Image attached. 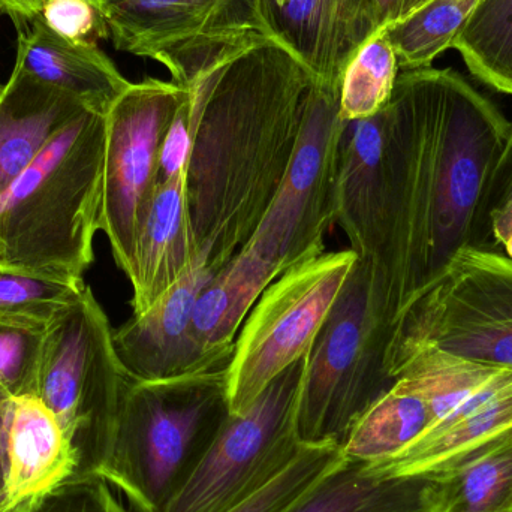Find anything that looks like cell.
Masks as SVG:
<instances>
[{"mask_svg":"<svg viewBox=\"0 0 512 512\" xmlns=\"http://www.w3.org/2000/svg\"><path fill=\"white\" fill-rule=\"evenodd\" d=\"M385 144L387 107L367 119L346 122L337 185L336 224L369 271L378 316L390 236Z\"/></svg>","mask_w":512,"mask_h":512,"instance_id":"4fadbf2b","label":"cell"},{"mask_svg":"<svg viewBox=\"0 0 512 512\" xmlns=\"http://www.w3.org/2000/svg\"><path fill=\"white\" fill-rule=\"evenodd\" d=\"M432 477H387L343 456L282 512H433Z\"/></svg>","mask_w":512,"mask_h":512,"instance_id":"7402d4cb","label":"cell"},{"mask_svg":"<svg viewBox=\"0 0 512 512\" xmlns=\"http://www.w3.org/2000/svg\"><path fill=\"white\" fill-rule=\"evenodd\" d=\"M185 96L174 81L146 78L129 84L105 114L101 231L128 279L158 189L162 144Z\"/></svg>","mask_w":512,"mask_h":512,"instance_id":"7c38bea8","label":"cell"},{"mask_svg":"<svg viewBox=\"0 0 512 512\" xmlns=\"http://www.w3.org/2000/svg\"><path fill=\"white\" fill-rule=\"evenodd\" d=\"M340 87L313 81L285 179L254 236L243 249L277 273L324 254L325 236L336 224L342 140Z\"/></svg>","mask_w":512,"mask_h":512,"instance_id":"8fae6325","label":"cell"},{"mask_svg":"<svg viewBox=\"0 0 512 512\" xmlns=\"http://www.w3.org/2000/svg\"><path fill=\"white\" fill-rule=\"evenodd\" d=\"M3 89H5V84H0V95H2Z\"/></svg>","mask_w":512,"mask_h":512,"instance_id":"ab89813d","label":"cell"},{"mask_svg":"<svg viewBox=\"0 0 512 512\" xmlns=\"http://www.w3.org/2000/svg\"><path fill=\"white\" fill-rule=\"evenodd\" d=\"M86 288L84 280L68 282L0 270V325L45 333Z\"/></svg>","mask_w":512,"mask_h":512,"instance_id":"f1b7e54d","label":"cell"},{"mask_svg":"<svg viewBox=\"0 0 512 512\" xmlns=\"http://www.w3.org/2000/svg\"><path fill=\"white\" fill-rule=\"evenodd\" d=\"M113 333L90 286L44 333L35 396L77 450L78 475L98 472L134 381L117 355Z\"/></svg>","mask_w":512,"mask_h":512,"instance_id":"52a82bcc","label":"cell"},{"mask_svg":"<svg viewBox=\"0 0 512 512\" xmlns=\"http://www.w3.org/2000/svg\"><path fill=\"white\" fill-rule=\"evenodd\" d=\"M507 369L466 360L439 349H426L405 361L394 379H405L424 397L432 414L429 427L432 429Z\"/></svg>","mask_w":512,"mask_h":512,"instance_id":"d4e9b609","label":"cell"},{"mask_svg":"<svg viewBox=\"0 0 512 512\" xmlns=\"http://www.w3.org/2000/svg\"><path fill=\"white\" fill-rule=\"evenodd\" d=\"M453 48L481 83L512 95V0H480Z\"/></svg>","mask_w":512,"mask_h":512,"instance_id":"484cf974","label":"cell"},{"mask_svg":"<svg viewBox=\"0 0 512 512\" xmlns=\"http://www.w3.org/2000/svg\"><path fill=\"white\" fill-rule=\"evenodd\" d=\"M84 110L89 108L74 96L14 66L0 95V195Z\"/></svg>","mask_w":512,"mask_h":512,"instance_id":"44dd1931","label":"cell"},{"mask_svg":"<svg viewBox=\"0 0 512 512\" xmlns=\"http://www.w3.org/2000/svg\"><path fill=\"white\" fill-rule=\"evenodd\" d=\"M264 2L277 3V2H280V0H262V3H264Z\"/></svg>","mask_w":512,"mask_h":512,"instance_id":"f35d334b","label":"cell"},{"mask_svg":"<svg viewBox=\"0 0 512 512\" xmlns=\"http://www.w3.org/2000/svg\"><path fill=\"white\" fill-rule=\"evenodd\" d=\"M426 349L512 369L511 256L463 246L412 295L390 330L385 352L390 378Z\"/></svg>","mask_w":512,"mask_h":512,"instance_id":"5b68a950","label":"cell"},{"mask_svg":"<svg viewBox=\"0 0 512 512\" xmlns=\"http://www.w3.org/2000/svg\"><path fill=\"white\" fill-rule=\"evenodd\" d=\"M480 0H432L414 14L385 26L400 71L430 68L439 54L453 48Z\"/></svg>","mask_w":512,"mask_h":512,"instance_id":"4316f807","label":"cell"},{"mask_svg":"<svg viewBox=\"0 0 512 512\" xmlns=\"http://www.w3.org/2000/svg\"><path fill=\"white\" fill-rule=\"evenodd\" d=\"M114 47L161 63L174 83H195L273 38L262 0H98Z\"/></svg>","mask_w":512,"mask_h":512,"instance_id":"9c48e42d","label":"cell"},{"mask_svg":"<svg viewBox=\"0 0 512 512\" xmlns=\"http://www.w3.org/2000/svg\"><path fill=\"white\" fill-rule=\"evenodd\" d=\"M432 478L433 512H512V435Z\"/></svg>","mask_w":512,"mask_h":512,"instance_id":"cb8c5ba5","label":"cell"},{"mask_svg":"<svg viewBox=\"0 0 512 512\" xmlns=\"http://www.w3.org/2000/svg\"><path fill=\"white\" fill-rule=\"evenodd\" d=\"M387 345L369 271L358 261L306 355L295 415L301 445L343 451L358 421L394 384L385 369Z\"/></svg>","mask_w":512,"mask_h":512,"instance_id":"8992f818","label":"cell"},{"mask_svg":"<svg viewBox=\"0 0 512 512\" xmlns=\"http://www.w3.org/2000/svg\"><path fill=\"white\" fill-rule=\"evenodd\" d=\"M358 261L351 248L324 252L292 265L262 292L228 366L233 414L245 412L280 373L309 354Z\"/></svg>","mask_w":512,"mask_h":512,"instance_id":"ba28073f","label":"cell"},{"mask_svg":"<svg viewBox=\"0 0 512 512\" xmlns=\"http://www.w3.org/2000/svg\"><path fill=\"white\" fill-rule=\"evenodd\" d=\"M381 12L382 27L399 20L405 0H376Z\"/></svg>","mask_w":512,"mask_h":512,"instance_id":"d590c367","label":"cell"},{"mask_svg":"<svg viewBox=\"0 0 512 512\" xmlns=\"http://www.w3.org/2000/svg\"><path fill=\"white\" fill-rule=\"evenodd\" d=\"M400 68L384 27L364 42L340 78V117L367 119L384 110L393 96Z\"/></svg>","mask_w":512,"mask_h":512,"instance_id":"83f0119b","label":"cell"},{"mask_svg":"<svg viewBox=\"0 0 512 512\" xmlns=\"http://www.w3.org/2000/svg\"><path fill=\"white\" fill-rule=\"evenodd\" d=\"M279 276L267 261L242 249L207 283L195 303L189 330L195 372L228 369L246 318Z\"/></svg>","mask_w":512,"mask_h":512,"instance_id":"ac0fdd59","label":"cell"},{"mask_svg":"<svg viewBox=\"0 0 512 512\" xmlns=\"http://www.w3.org/2000/svg\"><path fill=\"white\" fill-rule=\"evenodd\" d=\"M432 426L424 397L405 379H396L358 421L343 456L376 463L405 450Z\"/></svg>","mask_w":512,"mask_h":512,"instance_id":"603a6c76","label":"cell"},{"mask_svg":"<svg viewBox=\"0 0 512 512\" xmlns=\"http://www.w3.org/2000/svg\"><path fill=\"white\" fill-rule=\"evenodd\" d=\"M475 245L512 258V123L487 185Z\"/></svg>","mask_w":512,"mask_h":512,"instance_id":"4dcf8cb0","label":"cell"},{"mask_svg":"<svg viewBox=\"0 0 512 512\" xmlns=\"http://www.w3.org/2000/svg\"><path fill=\"white\" fill-rule=\"evenodd\" d=\"M45 2L47 0H0V9L21 26V23H27L39 15Z\"/></svg>","mask_w":512,"mask_h":512,"instance_id":"e575fe53","label":"cell"},{"mask_svg":"<svg viewBox=\"0 0 512 512\" xmlns=\"http://www.w3.org/2000/svg\"><path fill=\"white\" fill-rule=\"evenodd\" d=\"M306 357L233 414L191 480L162 512H233L282 475L304 450L297 400Z\"/></svg>","mask_w":512,"mask_h":512,"instance_id":"30bf717a","label":"cell"},{"mask_svg":"<svg viewBox=\"0 0 512 512\" xmlns=\"http://www.w3.org/2000/svg\"><path fill=\"white\" fill-rule=\"evenodd\" d=\"M511 122L453 69L400 71L387 105V264L378 310L390 333L412 295L463 246ZM390 339V337H388Z\"/></svg>","mask_w":512,"mask_h":512,"instance_id":"6da1fadb","label":"cell"},{"mask_svg":"<svg viewBox=\"0 0 512 512\" xmlns=\"http://www.w3.org/2000/svg\"><path fill=\"white\" fill-rule=\"evenodd\" d=\"M36 17L71 41L96 44L110 36L98 0H47Z\"/></svg>","mask_w":512,"mask_h":512,"instance_id":"836d02e7","label":"cell"},{"mask_svg":"<svg viewBox=\"0 0 512 512\" xmlns=\"http://www.w3.org/2000/svg\"><path fill=\"white\" fill-rule=\"evenodd\" d=\"M228 369L129 385L96 475L138 512L182 492L230 420Z\"/></svg>","mask_w":512,"mask_h":512,"instance_id":"277c9868","label":"cell"},{"mask_svg":"<svg viewBox=\"0 0 512 512\" xmlns=\"http://www.w3.org/2000/svg\"><path fill=\"white\" fill-rule=\"evenodd\" d=\"M44 333L0 325V391L8 397L35 396Z\"/></svg>","mask_w":512,"mask_h":512,"instance_id":"1f68e13d","label":"cell"},{"mask_svg":"<svg viewBox=\"0 0 512 512\" xmlns=\"http://www.w3.org/2000/svg\"><path fill=\"white\" fill-rule=\"evenodd\" d=\"M3 460L0 512L29 507L80 472L77 450L53 412L36 396L9 397L6 402Z\"/></svg>","mask_w":512,"mask_h":512,"instance_id":"9a60e30c","label":"cell"},{"mask_svg":"<svg viewBox=\"0 0 512 512\" xmlns=\"http://www.w3.org/2000/svg\"><path fill=\"white\" fill-rule=\"evenodd\" d=\"M105 114L84 110L0 195V270L80 282L101 230Z\"/></svg>","mask_w":512,"mask_h":512,"instance_id":"3957f363","label":"cell"},{"mask_svg":"<svg viewBox=\"0 0 512 512\" xmlns=\"http://www.w3.org/2000/svg\"><path fill=\"white\" fill-rule=\"evenodd\" d=\"M216 273L201 255L164 297L114 331V348L132 378L155 381L197 373L189 330L195 303Z\"/></svg>","mask_w":512,"mask_h":512,"instance_id":"2e32d148","label":"cell"},{"mask_svg":"<svg viewBox=\"0 0 512 512\" xmlns=\"http://www.w3.org/2000/svg\"><path fill=\"white\" fill-rule=\"evenodd\" d=\"M9 397L0 391V510L3 505V483H5V460H3V423H5L6 402Z\"/></svg>","mask_w":512,"mask_h":512,"instance_id":"8d00e7d4","label":"cell"},{"mask_svg":"<svg viewBox=\"0 0 512 512\" xmlns=\"http://www.w3.org/2000/svg\"><path fill=\"white\" fill-rule=\"evenodd\" d=\"M512 435V369L391 459L369 463L387 477H433Z\"/></svg>","mask_w":512,"mask_h":512,"instance_id":"e0dca14e","label":"cell"},{"mask_svg":"<svg viewBox=\"0 0 512 512\" xmlns=\"http://www.w3.org/2000/svg\"><path fill=\"white\" fill-rule=\"evenodd\" d=\"M343 459L333 447H304L294 463L251 501L233 512H282Z\"/></svg>","mask_w":512,"mask_h":512,"instance_id":"f546056e","label":"cell"},{"mask_svg":"<svg viewBox=\"0 0 512 512\" xmlns=\"http://www.w3.org/2000/svg\"><path fill=\"white\" fill-rule=\"evenodd\" d=\"M429 2H432V0H405V2H403L402 14H400L399 20L408 17V15L414 14L415 11L423 8V6L427 5Z\"/></svg>","mask_w":512,"mask_h":512,"instance_id":"74e56055","label":"cell"},{"mask_svg":"<svg viewBox=\"0 0 512 512\" xmlns=\"http://www.w3.org/2000/svg\"><path fill=\"white\" fill-rule=\"evenodd\" d=\"M186 171L159 182L149 218L135 251L132 315H140L164 297L200 258L188 204Z\"/></svg>","mask_w":512,"mask_h":512,"instance_id":"ffe728a7","label":"cell"},{"mask_svg":"<svg viewBox=\"0 0 512 512\" xmlns=\"http://www.w3.org/2000/svg\"><path fill=\"white\" fill-rule=\"evenodd\" d=\"M274 39L285 45L316 83L340 87V78L367 39L382 29L376 0L264 2Z\"/></svg>","mask_w":512,"mask_h":512,"instance_id":"5bb4252c","label":"cell"},{"mask_svg":"<svg viewBox=\"0 0 512 512\" xmlns=\"http://www.w3.org/2000/svg\"><path fill=\"white\" fill-rule=\"evenodd\" d=\"M313 78L268 38L191 87L186 204L198 252L221 270L254 236L294 156Z\"/></svg>","mask_w":512,"mask_h":512,"instance_id":"7a4b0ae2","label":"cell"},{"mask_svg":"<svg viewBox=\"0 0 512 512\" xmlns=\"http://www.w3.org/2000/svg\"><path fill=\"white\" fill-rule=\"evenodd\" d=\"M15 66L101 114L131 84L98 45L63 38L39 17L18 32Z\"/></svg>","mask_w":512,"mask_h":512,"instance_id":"d6986e66","label":"cell"},{"mask_svg":"<svg viewBox=\"0 0 512 512\" xmlns=\"http://www.w3.org/2000/svg\"><path fill=\"white\" fill-rule=\"evenodd\" d=\"M12 512H129L99 475H78L29 507Z\"/></svg>","mask_w":512,"mask_h":512,"instance_id":"d6a6232c","label":"cell"}]
</instances>
